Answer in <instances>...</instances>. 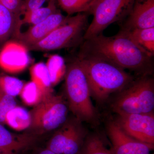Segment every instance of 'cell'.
I'll return each instance as SVG.
<instances>
[{"mask_svg":"<svg viewBox=\"0 0 154 154\" xmlns=\"http://www.w3.org/2000/svg\"><path fill=\"white\" fill-rule=\"evenodd\" d=\"M79 54L95 57L133 72L135 76L151 75L152 57L140 49L120 30L114 36L100 33L83 41Z\"/></svg>","mask_w":154,"mask_h":154,"instance_id":"obj_1","label":"cell"},{"mask_svg":"<svg viewBox=\"0 0 154 154\" xmlns=\"http://www.w3.org/2000/svg\"><path fill=\"white\" fill-rule=\"evenodd\" d=\"M85 73L91 98L100 105L122 91L137 77L109 62L91 56L77 55Z\"/></svg>","mask_w":154,"mask_h":154,"instance_id":"obj_2","label":"cell"},{"mask_svg":"<svg viewBox=\"0 0 154 154\" xmlns=\"http://www.w3.org/2000/svg\"><path fill=\"white\" fill-rule=\"evenodd\" d=\"M64 77L69 110L82 122L98 124L99 113L91 100L88 80L77 57L66 66Z\"/></svg>","mask_w":154,"mask_h":154,"instance_id":"obj_3","label":"cell"},{"mask_svg":"<svg viewBox=\"0 0 154 154\" xmlns=\"http://www.w3.org/2000/svg\"><path fill=\"white\" fill-rule=\"evenodd\" d=\"M110 107L116 114L154 113L153 78L151 75L136 77L116 94Z\"/></svg>","mask_w":154,"mask_h":154,"instance_id":"obj_4","label":"cell"},{"mask_svg":"<svg viewBox=\"0 0 154 154\" xmlns=\"http://www.w3.org/2000/svg\"><path fill=\"white\" fill-rule=\"evenodd\" d=\"M88 14L79 13L69 16L64 23L36 44L27 48L28 51H49L67 48L80 44L88 25Z\"/></svg>","mask_w":154,"mask_h":154,"instance_id":"obj_5","label":"cell"},{"mask_svg":"<svg viewBox=\"0 0 154 154\" xmlns=\"http://www.w3.org/2000/svg\"><path fill=\"white\" fill-rule=\"evenodd\" d=\"M69 108L61 96L46 95L30 111V133L38 135L60 127L68 118Z\"/></svg>","mask_w":154,"mask_h":154,"instance_id":"obj_6","label":"cell"},{"mask_svg":"<svg viewBox=\"0 0 154 154\" xmlns=\"http://www.w3.org/2000/svg\"><path fill=\"white\" fill-rule=\"evenodd\" d=\"M134 1L99 0L91 11L93 19L84 34V40L99 35L109 25L126 18Z\"/></svg>","mask_w":154,"mask_h":154,"instance_id":"obj_7","label":"cell"},{"mask_svg":"<svg viewBox=\"0 0 154 154\" xmlns=\"http://www.w3.org/2000/svg\"><path fill=\"white\" fill-rule=\"evenodd\" d=\"M89 132L83 122L74 116L53 135L46 148L57 154H79Z\"/></svg>","mask_w":154,"mask_h":154,"instance_id":"obj_8","label":"cell"},{"mask_svg":"<svg viewBox=\"0 0 154 154\" xmlns=\"http://www.w3.org/2000/svg\"><path fill=\"white\" fill-rule=\"evenodd\" d=\"M121 129L130 137L154 145V113L117 114L115 119Z\"/></svg>","mask_w":154,"mask_h":154,"instance_id":"obj_9","label":"cell"},{"mask_svg":"<svg viewBox=\"0 0 154 154\" xmlns=\"http://www.w3.org/2000/svg\"><path fill=\"white\" fill-rule=\"evenodd\" d=\"M107 135L111 142L113 154H152L154 145L141 142L130 137L113 119L106 125Z\"/></svg>","mask_w":154,"mask_h":154,"instance_id":"obj_10","label":"cell"},{"mask_svg":"<svg viewBox=\"0 0 154 154\" xmlns=\"http://www.w3.org/2000/svg\"><path fill=\"white\" fill-rule=\"evenodd\" d=\"M68 15L64 16L59 10L38 24L32 25L27 31L20 33L12 39L26 48L36 44L65 22Z\"/></svg>","mask_w":154,"mask_h":154,"instance_id":"obj_11","label":"cell"},{"mask_svg":"<svg viewBox=\"0 0 154 154\" xmlns=\"http://www.w3.org/2000/svg\"><path fill=\"white\" fill-rule=\"evenodd\" d=\"M30 61L28 50L14 40L6 42L0 51V67L8 72L22 71Z\"/></svg>","mask_w":154,"mask_h":154,"instance_id":"obj_12","label":"cell"},{"mask_svg":"<svg viewBox=\"0 0 154 154\" xmlns=\"http://www.w3.org/2000/svg\"><path fill=\"white\" fill-rule=\"evenodd\" d=\"M152 27H154V0H134L122 29Z\"/></svg>","mask_w":154,"mask_h":154,"instance_id":"obj_13","label":"cell"},{"mask_svg":"<svg viewBox=\"0 0 154 154\" xmlns=\"http://www.w3.org/2000/svg\"><path fill=\"white\" fill-rule=\"evenodd\" d=\"M37 137L30 133L14 134L0 123V154H14L32 145Z\"/></svg>","mask_w":154,"mask_h":154,"instance_id":"obj_14","label":"cell"},{"mask_svg":"<svg viewBox=\"0 0 154 154\" xmlns=\"http://www.w3.org/2000/svg\"><path fill=\"white\" fill-rule=\"evenodd\" d=\"M22 25L20 17L0 4V43L17 36Z\"/></svg>","mask_w":154,"mask_h":154,"instance_id":"obj_15","label":"cell"},{"mask_svg":"<svg viewBox=\"0 0 154 154\" xmlns=\"http://www.w3.org/2000/svg\"><path fill=\"white\" fill-rule=\"evenodd\" d=\"M140 49L148 55H154V27L121 30Z\"/></svg>","mask_w":154,"mask_h":154,"instance_id":"obj_16","label":"cell"},{"mask_svg":"<svg viewBox=\"0 0 154 154\" xmlns=\"http://www.w3.org/2000/svg\"><path fill=\"white\" fill-rule=\"evenodd\" d=\"M30 123V112L23 107L16 106L6 114L5 124L16 130L19 131L28 129Z\"/></svg>","mask_w":154,"mask_h":154,"instance_id":"obj_17","label":"cell"},{"mask_svg":"<svg viewBox=\"0 0 154 154\" xmlns=\"http://www.w3.org/2000/svg\"><path fill=\"white\" fill-rule=\"evenodd\" d=\"M99 0H56L57 5L68 16L79 13L91 14Z\"/></svg>","mask_w":154,"mask_h":154,"instance_id":"obj_18","label":"cell"},{"mask_svg":"<svg viewBox=\"0 0 154 154\" xmlns=\"http://www.w3.org/2000/svg\"><path fill=\"white\" fill-rule=\"evenodd\" d=\"M79 154H113L98 133H89Z\"/></svg>","mask_w":154,"mask_h":154,"instance_id":"obj_19","label":"cell"},{"mask_svg":"<svg viewBox=\"0 0 154 154\" xmlns=\"http://www.w3.org/2000/svg\"><path fill=\"white\" fill-rule=\"evenodd\" d=\"M31 81L34 82L45 93L52 92L51 81L46 64L39 62L35 64L30 68Z\"/></svg>","mask_w":154,"mask_h":154,"instance_id":"obj_20","label":"cell"},{"mask_svg":"<svg viewBox=\"0 0 154 154\" xmlns=\"http://www.w3.org/2000/svg\"><path fill=\"white\" fill-rule=\"evenodd\" d=\"M58 10L57 7L56 0H51L46 5L30 12H25L23 19H21L22 24L36 25L48 18Z\"/></svg>","mask_w":154,"mask_h":154,"instance_id":"obj_21","label":"cell"},{"mask_svg":"<svg viewBox=\"0 0 154 154\" xmlns=\"http://www.w3.org/2000/svg\"><path fill=\"white\" fill-rule=\"evenodd\" d=\"M50 93H45L34 82L31 81L24 84L19 95L26 105L34 106Z\"/></svg>","mask_w":154,"mask_h":154,"instance_id":"obj_22","label":"cell"},{"mask_svg":"<svg viewBox=\"0 0 154 154\" xmlns=\"http://www.w3.org/2000/svg\"><path fill=\"white\" fill-rule=\"evenodd\" d=\"M49 72L51 85L55 86L64 76L66 71L63 60L57 55H52L48 57L46 63Z\"/></svg>","mask_w":154,"mask_h":154,"instance_id":"obj_23","label":"cell"},{"mask_svg":"<svg viewBox=\"0 0 154 154\" xmlns=\"http://www.w3.org/2000/svg\"><path fill=\"white\" fill-rule=\"evenodd\" d=\"M25 83L15 77L0 76V91L15 97L19 95Z\"/></svg>","mask_w":154,"mask_h":154,"instance_id":"obj_24","label":"cell"},{"mask_svg":"<svg viewBox=\"0 0 154 154\" xmlns=\"http://www.w3.org/2000/svg\"><path fill=\"white\" fill-rule=\"evenodd\" d=\"M17 106L14 97L0 91V123L5 124L6 114L11 109Z\"/></svg>","mask_w":154,"mask_h":154,"instance_id":"obj_25","label":"cell"},{"mask_svg":"<svg viewBox=\"0 0 154 154\" xmlns=\"http://www.w3.org/2000/svg\"><path fill=\"white\" fill-rule=\"evenodd\" d=\"M25 0H0V4L19 17L22 16Z\"/></svg>","mask_w":154,"mask_h":154,"instance_id":"obj_26","label":"cell"},{"mask_svg":"<svg viewBox=\"0 0 154 154\" xmlns=\"http://www.w3.org/2000/svg\"><path fill=\"white\" fill-rule=\"evenodd\" d=\"M51 0H25L22 8V14L37 10L48 5Z\"/></svg>","mask_w":154,"mask_h":154,"instance_id":"obj_27","label":"cell"},{"mask_svg":"<svg viewBox=\"0 0 154 154\" xmlns=\"http://www.w3.org/2000/svg\"><path fill=\"white\" fill-rule=\"evenodd\" d=\"M35 154H57L52 151L50 150L47 148L44 149H42L41 150L39 151Z\"/></svg>","mask_w":154,"mask_h":154,"instance_id":"obj_28","label":"cell"}]
</instances>
